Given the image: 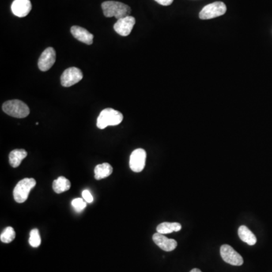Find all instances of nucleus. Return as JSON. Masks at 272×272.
I'll use <instances>...</instances> for the list:
<instances>
[{
	"label": "nucleus",
	"mask_w": 272,
	"mask_h": 272,
	"mask_svg": "<svg viewBox=\"0 0 272 272\" xmlns=\"http://www.w3.org/2000/svg\"><path fill=\"white\" fill-rule=\"evenodd\" d=\"M11 9L15 16L24 17L31 12L32 5L30 0H14Z\"/></svg>",
	"instance_id": "nucleus-11"
},
{
	"label": "nucleus",
	"mask_w": 272,
	"mask_h": 272,
	"mask_svg": "<svg viewBox=\"0 0 272 272\" xmlns=\"http://www.w3.org/2000/svg\"><path fill=\"white\" fill-rule=\"evenodd\" d=\"M83 77H84V75L79 68H75V67L68 68L61 75V85L65 87L72 86L82 80Z\"/></svg>",
	"instance_id": "nucleus-8"
},
{
	"label": "nucleus",
	"mask_w": 272,
	"mask_h": 272,
	"mask_svg": "<svg viewBox=\"0 0 272 272\" xmlns=\"http://www.w3.org/2000/svg\"><path fill=\"white\" fill-rule=\"evenodd\" d=\"M238 235L242 241L245 242L250 246H254L256 243V237L245 225H242L238 229Z\"/></svg>",
	"instance_id": "nucleus-14"
},
{
	"label": "nucleus",
	"mask_w": 272,
	"mask_h": 272,
	"mask_svg": "<svg viewBox=\"0 0 272 272\" xmlns=\"http://www.w3.org/2000/svg\"><path fill=\"white\" fill-rule=\"evenodd\" d=\"M102 8L105 17H115L118 20L129 16L131 13L129 5L116 1H106L102 4Z\"/></svg>",
	"instance_id": "nucleus-1"
},
{
	"label": "nucleus",
	"mask_w": 272,
	"mask_h": 272,
	"mask_svg": "<svg viewBox=\"0 0 272 272\" xmlns=\"http://www.w3.org/2000/svg\"><path fill=\"white\" fill-rule=\"evenodd\" d=\"M147 153L141 148L133 151L129 159V167L135 172H140L144 170L146 163Z\"/></svg>",
	"instance_id": "nucleus-7"
},
{
	"label": "nucleus",
	"mask_w": 272,
	"mask_h": 272,
	"mask_svg": "<svg viewBox=\"0 0 272 272\" xmlns=\"http://www.w3.org/2000/svg\"><path fill=\"white\" fill-rule=\"evenodd\" d=\"M16 235V231L12 227H7L0 235V240L3 243H9L15 240Z\"/></svg>",
	"instance_id": "nucleus-19"
},
{
	"label": "nucleus",
	"mask_w": 272,
	"mask_h": 272,
	"mask_svg": "<svg viewBox=\"0 0 272 272\" xmlns=\"http://www.w3.org/2000/svg\"><path fill=\"white\" fill-rule=\"evenodd\" d=\"M70 32L73 37L76 38L77 40L80 41L82 43L87 45H91L93 43V34L88 32L84 27L73 26L70 29Z\"/></svg>",
	"instance_id": "nucleus-13"
},
{
	"label": "nucleus",
	"mask_w": 272,
	"mask_h": 272,
	"mask_svg": "<svg viewBox=\"0 0 272 272\" xmlns=\"http://www.w3.org/2000/svg\"><path fill=\"white\" fill-rule=\"evenodd\" d=\"M27 156V152H26L25 150H14L9 153V163L14 168H17Z\"/></svg>",
	"instance_id": "nucleus-15"
},
{
	"label": "nucleus",
	"mask_w": 272,
	"mask_h": 272,
	"mask_svg": "<svg viewBox=\"0 0 272 272\" xmlns=\"http://www.w3.org/2000/svg\"><path fill=\"white\" fill-rule=\"evenodd\" d=\"M190 272H201V271L200 270V269H192V270L190 271Z\"/></svg>",
	"instance_id": "nucleus-24"
},
{
	"label": "nucleus",
	"mask_w": 272,
	"mask_h": 272,
	"mask_svg": "<svg viewBox=\"0 0 272 272\" xmlns=\"http://www.w3.org/2000/svg\"><path fill=\"white\" fill-rule=\"evenodd\" d=\"M181 229H182V225L178 222H163L156 227L157 232L162 235L172 233L174 231L177 232Z\"/></svg>",
	"instance_id": "nucleus-18"
},
{
	"label": "nucleus",
	"mask_w": 272,
	"mask_h": 272,
	"mask_svg": "<svg viewBox=\"0 0 272 272\" xmlns=\"http://www.w3.org/2000/svg\"><path fill=\"white\" fill-rule=\"evenodd\" d=\"M70 182L65 177L60 176L53 182L52 187L54 192L56 194H61L67 190H70Z\"/></svg>",
	"instance_id": "nucleus-17"
},
{
	"label": "nucleus",
	"mask_w": 272,
	"mask_h": 272,
	"mask_svg": "<svg viewBox=\"0 0 272 272\" xmlns=\"http://www.w3.org/2000/svg\"><path fill=\"white\" fill-rule=\"evenodd\" d=\"M226 11L227 7L224 2H213L204 7V9L200 12L199 17L202 20H209L223 16Z\"/></svg>",
	"instance_id": "nucleus-5"
},
{
	"label": "nucleus",
	"mask_w": 272,
	"mask_h": 272,
	"mask_svg": "<svg viewBox=\"0 0 272 272\" xmlns=\"http://www.w3.org/2000/svg\"><path fill=\"white\" fill-rule=\"evenodd\" d=\"M82 196H83V198H84V201L88 203V204H91V203L93 202V197H92V194H91L89 190H84V191L82 192Z\"/></svg>",
	"instance_id": "nucleus-22"
},
{
	"label": "nucleus",
	"mask_w": 272,
	"mask_h": 272,
	"mask_svg": "<svg viewBox=\"0 0 272 272\" xmlns=\"http://www.w3.org/2000/svg\"><path fill=\"white\" fill-rule=\"evenodd\" d=\"M113 172V167L109 163H104L99 164L95 168V178L96 180L105 179L110 176Z\"/></svg>",
	"instance_id": "nucleus-16"
},
{
	"label": "nucleus",
	"mask_w": 272,
	"mask_h": 272,
	"mask_svg": "<svg viewBox=\"0 0 272 272\" xmlns=\"http://www.w3.org/2000/svg\"><path fill=\"white\" fill-rule=\"evenodd\" d=\"M36 180L32 178L31 179L26 178L20 180L14 188L13 195L15 201L18 204L25 202L29 197L31 190L36 186Z\"/></svg>",
	"instance_id": "nucleus-4"
},
{
	"label": "nucleus",
	"mask_w": 272,
	"mask_h": 272,
	"mask_svg": "<svg viewBox=\"0 0 272 272\" xmlns=\"http://www.w3.org/2000/svg\"><path fill=\"white\" fill-rule=\"evenodd\" d=\"M2 110L5 114L16 118H27L30 114L28 106L20 100H11L5 102L2 105Z\"/></svg>",
	"instance_id": "nucleus-3"
},
{
	"label": "nucleus",
	"mask_w": 272,
	"mask_h": 272,
	"mask_svg": "<svg viewBox=\"0 0 272 272\" xmlns=\"http://www.w3.org/2000/svg\"><path fill=\"white\" fill-rule=\"evenodd\" d=\"M135 24H136L135 17L133 16H127L118 20L114 25V29L120 36H127L131 34Z\"/></svg>",
	"instance_id": "nucleus-9"
},
{
	"label": "nucleus",
	"mask_w": 272,
	"mask_h": 272,
	"mask_svg": "<svg viewBox=\"0 0 272 272\" xmlns=\"http://www.w3.org/2000/svg\"><path fill=\"white\" fill-rule=\"evenodd\" d=\"M56 60V52L51 47L47 48L39 57L38 67L41 71H47L54 65Z\"/></svg>",
	"instance_id": "nucleus-10"
},
{
	"label": "nucleus",
	"mask_w": 272,
	"mask_h": 272,
	"mask_svg": "<svg viewBox=\"0 0 272 272\" xmlns=\"http://www.w3.org/2000/svg\"><path fill=\"white\" fill-rule=\"evenodd\" d=\"M154 1L163 6H168L173 2L174 0H154Z\"/></svg>",
	"instance_id": "nucleus-23"
},
{
	"label": "nucleus",
	"mask_w": 272,
	"mask_h": 272,
	"mask_svg": "<svg viewBox=\"0 0 272 272\" xmlns=\"http://www.w3.org/2000/svg\"><path fill=\"white\" fill-rule=\"evenodd\" d=\"M29 243L31 247L36 248L41 244V238L37 229L31 230L30 233Z\"/></svg>",
	"instance_id": "nucleus-20"
},
{
	"label": "nucleus",
	"mask_w": 272,
	"mask_h": 272,
	"mask_svg": "<svg viewBox=\"0 0 272 272\" xmlns=\"http://www.w3.org/2000/svg\"><path fill=\"white\" fill-rule=\"evenodd\" d=\"M220 254L223 260L230 265H236V266L243 265V257L229 245H222L220 248Z\"/></svg>",
	"instance_id": "nucleus-6"
},
{
	"label": "nucleus",
	"mask_w": 272,
	"mask_h": 272,
	"mask_svg": "<svg viewBox=\"0 0 272 272\" xmlns=\"http://www.w3.org/2000/svg\"><path fill=\"white\" fill-rule=\"evenodd\" d=\"M123 119V116L119 111L112 108H106L99 114L97 119L99 129H104L109 126L119 125Z\"/></svg>",
	"instance_id": "nucleus-2"
},
{
	"label": "nucleus",
	"mask_w": 272,
	"mask_h": 272,
	"mask_svg": "<svg viewBox=\"0 0 272 272\" xmlns=\"http://www.w3.org/2000/svg\"><path fill=\"white\" fill-rule=\"evenodd\" d=\"M71 204L73 209L77 211V212H78V213L82 212L86 207V202L84 199H82V198H77V199L73 200Z\"/></svg>",
	"instance_id": "nucleus-21"
},
{
	"label": "nucleus",
	"mask_w": 272,
	"mask_h": 272,
	"mask_svg": "<svg viewBox=\"0 0 272 272\" xmlns=\"http://www.w3.org/2000/svg\"><path fill=\"white\" fill-rule=\"evenodd\" d=\"M153 240L161 250L164 251L170 252L175 250L177 247L176 240L173 239H169L164 235L157 233L153 235Z\"/></svg>",
	"instance_id": "nucleus-12"
}]
</instances>
